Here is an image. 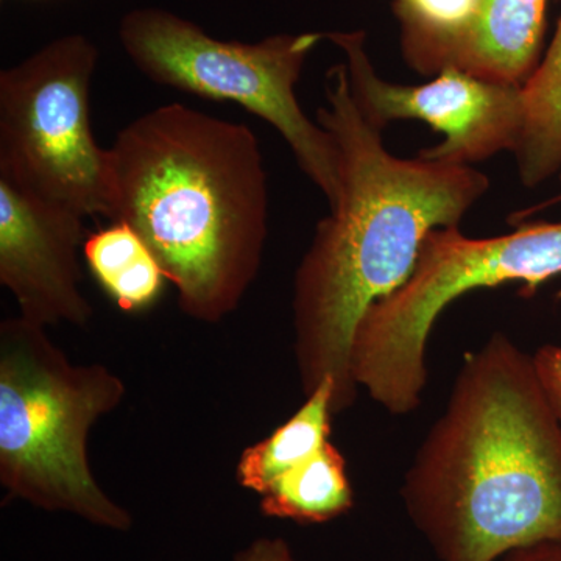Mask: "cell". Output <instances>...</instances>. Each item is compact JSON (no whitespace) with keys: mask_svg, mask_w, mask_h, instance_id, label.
Wrapping results in <instances>:
<instances>
[{"mask_svg":"<svg viewBox=\"0 0 561 561\" xmlns=\"http://www.w3.org/2000/svg\"><path fill=\"white\" fill-rule=\"evenodd\" d=\"M317 122L337 146L342 192L295 272L294 354L302 394L332 379L339 415L357 400L351 346L362 317L408 280L432 230L459 227L490 180L472 165L393 157L357 108L345 65L328 72Z\"/></svg>","mask_w":561,"mask_h":561,"instance_id":"cell-1","label":"cell"},{"mask_svg":"<svg viewBox=\"0 0 561 561\" xmlns=\"http://www.w3.org/2000/svg\"><path fill=\"white\" fill-rule=\"evenodd\" d=\"M401 497L438 561L561 542V424L534 357L507 335L468 354Z\"/></svg>","mask_w":561,"mask_h":561,"instance_id":"cell-2","label":"cell"},{"mask_svg":"<svg viewBox=\"0 0 561 561\" xmlns=\"http://www.w3.org/2000/svg\"><path fill=\"white\" fill-rule=\"evenodd\" d=\"M106 150L110 224L138 232L184 316L206 324L227 319L257 278L268 236L256 135L168 103L122 128Z\"/></svg>","mask_w":561,"mask_h":561,"instance_id":"cell-3","label":"cell"},{"mask_svg":"<svg viewBox=\"0 0 561 561\" xmlns=\"http://www.w3.org/2000/svg\"><path fill=\"white\" fill-rule=\"evenodd\" d=\"M127 386L103 364H72L46 328L0 323V485L7 501L68 513L95 527L133 529V515L95 479L88 438Z\"/></svg>","mask_w":561,"mask_h":561,"instance_id":"cell-4","label":"cell"},{"mask_svg":"<svg viewBox=\"0 0 561 561\" xmlns=\"http://www.w3.org/2000/svg\"><path fill=\"white\" fill-rule=\"evenodd\" d=\"M560 275L561 221L526 224L489 239L467 238L459 227L432 230L408 280L373 302L357 324L351 346L354 382L391 415H409L426 387L427 339L454 300L508 283H523L534 295Z\"/></svg>","mask_w":561,"mask_h":561,"instance_id":"cell-5","label":"cell"},{"mask_svg":"<svg viewBox=\"0 0 561 561\" xmlns=\"http://www.w3.org/2000/svg\"><path fill=\"white\" fill-rule=\"evenodd\" d=\"M321 38V33H283L260 43L221 41L154 7L130 10L119 22L122 49L144 77L209 101L238 103L271 124L332 209L342 192L337 146L306 116L295 94Z\"/></svg>","mask_w":561,"mask_h":561,"instance_id":"cell-6","label":"cell"},{"mask_svg":"<svg viewBox=\"0 0 561 561\" xmlns=\"http://www.w3.org/2000/svg\"><path fill=\"white\" fill-rule=\"evenodd\" d=\"M99 49L60 36L0 72V176L84 217L110 216L108 150L91 128Z\"/></svg>","mask_w":561,"mask_h":561,"instance_id":"cell-7","label":"cell"},{"mask_svg":"<svg viewBox=\"0 0 561 561\" xmlns=\"http://www.w3.org/2000/svg\"><path fill=\"white\" fill-rule=\"evenodd\" d=\"M324 38L345 54L351 94L371 125L383 130L394 121L419 119L445 136L437 146L420 151L423 160L471 165L518 149L526 119L524 87L457 69L443 70L430 83H391L376 72L364 32H332Z\"/></svg>","mask_w":561,"mask_h":561,"instance_id":"cell-8","label":"cell"},{"mask_svg":"<svg viewBox=\"0 0 561 561\" xmlns=\"http://www.w3.org/2000/svg\"><path fill=\"white\" fill-rule=\"evenodd\" d=\"M84 217L0 176V284L20 317L39 324L84 328L94 308L81 290Z\"/></svg>","mask_w":561,"mask_h":561,"instance_id":"cell-9","label":"cell"},{"mask_svg":"<svg viewBox=\"0 0 561 561\" xmlns=\"http://www.w3.org/2000/svg\"><path fill=\"white\" fill-rule=\"evenodd\" d=\"M548 0H482L448 69L524 87L541 62Z\"/></svg>","mask_w":561,"mask_h":561,"instance_id":"cell-10","label":"cell"},{"mask_svg":"<svg viewBox=\"0 0 561 561\" xmlns=\"http://www.w3.org/2000/svg\"><path fill=\"white\" fill-rule=\"evenodd\" d=\"M334 389V381L324 379L286 423L264 440L243 449L236 467V479L242 489L262 496L276 479L312 459L331 442Z\"/></svg>","mask_w":561,"mask_h":561,"instance_id":"cell-11","label":"cell"},{"mask_svg":"<svg viewBox=\"0 0 561 561\" xmlns=\"http://www.w3.org/2000/svg\"><path fill=\"white\" fill-rule=\"evenodd\" d=\"M354 505L346 460L328 442L320 453L291 468L261 496V513L267 518L302 524H323L348 513Z\"/></svg>","mask_w":561,"mask_h":561,"instance_id":"cell-12","label":"cell"},{"mask_svg":"<svg viewBox=\"0 0 561 561\" xmlns=\"http://www.w3.org/2000/svg\"><path fill=\"white\" fill-rule=\"evenodd\" d=\"M83 257L102 289L124 312L150 308L168 279L146 242L125 224H110L88 234Z\"/></svg>","mask_w":561,"mask_h":561,"instance_id":"cell-13","label":"cell"},{"mask_svg":"<svg viewBox=\"0 0 561 561\" xmlns=\"http://www.w3.org/2000/svg\"><path fill=\"white\" fill-rule=\"evenodd\" d=\"M523 94L526 119L515 151L516 164L524 186L537 187L561 169V16Z\"/></svg>","mask_w":561,"mask_h":561,"instance_id":"cell-14","label":"cell"},{"mask_svg":"<svg viewBox=\"0 0 561 561\" xmlns=\"http://www.w3.org/2000/svg\"><path fill=\"white\" fill-rule=\"evenodd\" d=\"M481 5L482 0H394L405 62L423 76L448 69Z\"/></svg>","mask_w":561,"mask_h":561,"instance_id":"cell-15","label":"cell"},{"mask_svg":"<svg viewBox=\"0 0 561 561\" xmlns=\"http://www.w3.org/2000/svg\"><path fill=\"white\" fill-rule=\"evenodd\" d=\"M531 357L542 391L561 424V346H541Z\"/></svg>","mask_w":561,"mask_h":561,"instance_id":"cell-16","label":"cell"},{"mask_svg":"<svg viewBox=\"0 0 561 561\" xmlns=\"http://www.w3.org/2000/svg\"><path fill=\"white\" fill-rule=\"evenodd\" d=\"M231 561H298L289 542L280 537H261L232 556Z\"/></svg>","mask_w":561,"mask_h":561,"instance_id":"cell-17","label":"cell"},{"mask_svg":"<svg viewBox=\"0 0 561 561\" xmlns=\"http://www.w3.org/2000/svg\"><path fill=\"white\" fill-rule=\"evenodd\" d=\"M497 561H561V542L546 541L523 546L505 553Z\"/></svg>","mask_w":561,"mask_h":561,"instance_id":"cell-18","label":"cell"},{"mask_svg":"<svg viewBox=\"0 0 561 561\" xmlns=\"http://www.w3.org/2000/svg\"><path fill=\"white\" fill-rule=\"evenodd\" d=\"M559 173H560V183H561V169H560V172H559Z\"/></svg>","mask_w":561,"mask_h":561,"instance_id":"cell-19","label":"cell"}]
</instances>
